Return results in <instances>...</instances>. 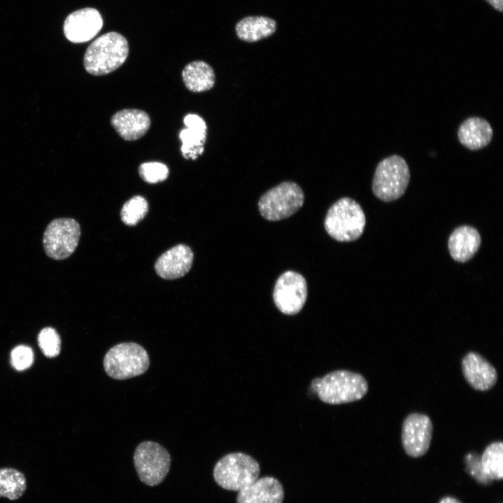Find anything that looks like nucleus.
<instances>
[{
    "instance_id": "f257e3e1",
    "label": "nucleus",
    "mask_w": 503,
    "mask_h": 503,
    "mask_svg": "<svg viewBox=\"0 0 503 503\" xmlns=\"http://www.w3.org/2000/svg\"><path fill=\"white\" fill-rule=\"evenodd\" d=\"M311 388L323 402L340 404L361 400L368 391V384L360 374L340 370L314 379Z\"/></svg>"
},
{
    "instance_id": "f03ea898",
    "label": "nucleus",
    "mask_w": 503,
    "mask_h": 503,
    "mask_svg": "<svg viewBox=\"0 0 503 503\" xmlns=\"http://www.w3.org/2000/svg\"><path fill=\"white\" fill-rule=\"evenodd\" d=\"M129 50L123 35L115 31L104 34L88 46L83 59L85 68L93 75L108 74L124 63Z\"/></svg>"
},
{
    "instance_id": "7ed1b4c3",
    "label": "nucleus",
    "mask_w": 503,
    "mask_h": 503,
    "mask_svg": "<svg viewBox=\"0 0 503 503\" xmlns=\"http://www.w3.org/2000/svg\"><path fill=\"white\" fill-rule=\"evenodd\" d=\"M365 216L360 205L352 198L339 199L328 209L324 226L333 239L351 242L359 238L365 226Z\"/></svg>"
},
{
    "instance_id": "20e7f679",
    "label": "nucleus",
    "mask_w": 503,
    "mask_h": 503,
    "mask_svg": "<svg viewBox=\"0 0 503 503\" xmlns=\"http://www.w3.org/2000/svg\"><path fill=\"white\" fill-rule=\"evenodd\" d=\"M147 351L136 342H122L111 347L103 358L105 372L110 377L123 380L145 373L150 366Z\"/></svg>"
},
{
    "instance_id": "39448f33",
    "label": "nucleus",
    "mask_w": 503,
    "mask_h": 503,
    "mask_svg": "<svg viewBox=\"0 0 503 503\" xmlns=\"http://www.w3.org/2000/svg\"><path fill=\"white\" fill-rule=\"evenodd\" d=\"M259 474L257 461L241 452L226 454L213 469L214 481L220 487L238 492L256 480Z\"/></svg>"
},
{
    "instance_id": "423d86ee",
    "label": "nucleus",
    "mask_w": 503,
    "mask_h": 503,
    "mask_svg": "<svg viewBox=\"0 0 503 503\" xmlns=\"http://www.w3.org/2000/svg\"><path fill=\"white\" fill-rule=\"evenodd\" d=\"M410 179L409 166L399 155L382 159L377 166L373 180L372 191L379 199L391 202L400 198L405 192Z\"/></svg>"
},
{
    "instance_id": "0eeeda50",
    "label": "nucleus",
    "mask_w": 503,
    "mask_h": 503,
    "mask_svg": "<svg viewBox=\"0 0 503 503\" xmlns=\"http://www.w3.org/2000/svg\"><path fill=\"white\" fill-rule=\"evenodd\" d=\"M305 196L300 187L291 181L283 182L266 191L258 201L261 214L269 221L289 217L303 205Z\"/></svg>"
},
{
    "instance_id": "6e6552de",
    "label": "nucleus",
    "mask_w": 503,
    "mask_h": 503,
    "mask_svg": "<svg viewBox=\"0 0 503 503\" xmlns=\"http://www.w3.org/2000/svg\"><path fill=\"white\" fill-rule=\"evenodd\" d=\"M133 462L140 480L149 486H154L166 478L171 458L168 451L159 443L145 441L137 446Z\"/></svg>"
},
{
    "instance_id": "1a4fd4ad",
    "label": "nucleus",
    "mask_w": 503,
    "mask_h": 503,
    "mask_svg": "<svg viewBox=\"0 0 503 503\" xmlns=\"http://www.w3.org/2000/svg\"><path fill=\"white\" fill-rule=\"evenodd\" d=\"M81 235L78 222L73 218L60 217L51 221L43 238L44 251L54 260L68 258L75 250Z\"/></svg>"
},
{
    "instance_id": "9d476101",
    "label": "nucleus",
    "mask_w": 503,
    "mask_h": 503,
    "mask_svg": "<svg viewBox=\"0 0 503 503\" xmlns=\"http://www.w3.org/2000/svg\"><path fill=\"white\" fill-rule=\"evenodd\" d=\"M307 297L305 277L298 272L288 270L277 279L273 291V300L283 314L293 315L303 307Z\"/></svg>"
},
{
    "instance_id": "9b49d317",
    "label": "nucleus",
    "mask_w": 503,
    "mask_h": 503,
    "mask_svg": "<svg viewBox=\"0 0 503 503\" xmlns=\"http://www.w3.org/2000/svg\"><path fill=\"white\" fill-rule=\"evenodd\" d=\"M433 426L430 417L420 413H411L404 420L402 425V444L410 457L418 458L428 451Z\"/></svg>"
},
{
    "instance_id": "f8f14e48",
    "label": "nucleus",
    "mask_w": 503,
    "mask_h": 503,
    "mask_svg": "<svg viewBox=\"0 0 503 503\" xmlns=\"http://www.w3.org/2000/svg\"><path fill=\"white\" fill-rule=\"evenodd\" d=\"M102 27L99 11L94 8H85L69 14L64 20L63 29L69 41L82 43L94 38Z\"/></svg>"
},
{
    "instance_id": "ddd939ff",
    "label": "nucleus",
    "mask_w": 503,
    "mask_h": 503,
    "mask_svg": "<svg viewBox=\"0 0 503 503\" xmlns=\"http://www.w3.org/2000/svg\"><path fill=\"white\" fill-rule=\"evenodd\" d=\"M461 367L465 380L475 390L487 391L497 383L495 368L476 352H468L462 359Z\"/></svg>"
},
{
    "instance_id": "4468645a",
    "label": "nucleus",
    "mask_w": 503,
    "mask_h": 503,
    "mask_svg": "<svg viewBox=\"0 0 503 503\" xmlns=\"http://www.w3.org/2000/svg\"><path fill=\"white\" fill-rule=\"evenodd\" d=\"M194 254L185 245H177L156 260L154 268L157 275L165 279H175L183 277L191 269Z\"/></svg>"
},
{
    "instance_id": "2eb2a0df",
    "label": "nucleus",
    "mask_w": 503,
    "mask_h": 503,
    "mask_svg": "<svg viewBox=\"0 0 503 503\" xmlns=\"http://www.w3.org/2000/svg\"><path fill=\"white\" fill-rule=\"evenodd\" d=\"M284 495V489L277 479L264 476L238 491L237 503H282Z\"/></svg>"
},
{
    "instance_id": "dca6fc26",
    "label": "nucleus",
    "mask_w": 503,
    "mask_h": 503,
    "mask_svg": "<svg viewBox=\"0 0 503 503\" xmlns=\"http://www.w3.org/2000/svg\"><path fill=\"white\" fill-rule=\"evenodd\" d=\"M110 122L117 133L126 140L142 138L151 124L147 113L138 109L119 110L112 116Z\"/></svg>"
},
{
    "instance_id": "f3484780",
    "label": "nucleus",
    "mask_w": 503,
    "mask_h": 503,
    "mask_svg": "<svg viewBox=\"0 0 503 503\" xmlns=\"http://www.w3.org/2000/svg\"><path fill=\"white\" fill-rule=\"evenodd\" d=\"M481 238L478 231L470 226L456 228L448 240L451 256L458 262L464 263L471 259L479 250Z\"/></svg>"
},
{
    "instance_id": "a211bd4d",
    "label": "nucleus",
    "mask_w": 503,
    "mask_h": 503,
    "mask_svg": "<svg viewBox=\"0 0 503 503\" xmlns=\"http://www.w3.org/2000/svg\"><path fill=\"white\" fill-rule=\"evenodd\" d=\"M493 134V131L488 122L479 117L466 119L458 131L460 143L470 150L486 147L490 143Z\"/></svg>"
},
{
    "instance_id": "6ab92c4d",
    "label": "nucleus",
    "mask_w": 503,
    "mask_h": 503,
    "mask_svg": "<svg viewBox=\"0 0 503 503\" xmlns=\"http://www.w3.org/2000/svg\"><path fill=\"white\" fill-rule=\"evenodd\" d=\"M235 30L240 40L254 43L272 36L277 30V22L266 16H247L238 22Z\"/></svg>"
},
{
    "instance_id": "aec40b11",
    "label": "nucleus",
    "mask_w": 503,
    "mask_h": 503,
    "mask_svg": "<svg viewBox=\"0 0 503 503\" xmlns=\"http://www.w3.org/2000/svg\"><path fill=\"white\" fill-rule=\"evenodd\" d=\"M182 76L186 87L193 92L208 91L215 83L213 68L203 61H194L187 64L182 71Z\"/></svg>"
},
{
    "instance_id": "412c9836",
    "label": "nucleus",
    "mask_w": 503,
    "mask_h": 503,
    "mask_svg": "<svg viewBox=\"0 0 503 503\" xmlns=\"http://www.w3.org/2000/svg\"><path fill=\"white\" fill-rule=\"evenodd\" d=\"M24 474L12 467L0 468V497L14 501L20 499L27 490Z\"/></svg>"
},
{
    "instance_id": "4be33fe9",
    "label": "nucleus",
    "mask_w": 503,
    "mask_h": 503,
    "mask_svg": "<svg viewBox=\"0 0 503 503\" xmlns=\"http://www.w3.org/2000/svg\"><path fill=\"white\" fill-rule=\"evenodd\" d=\"M181 152L187 159L195 160L204 152L207 138V126L186 127L180 131Z\"/></svg>"
},
{
    "instance_id": "5701e85b",
    "label": "nucleus",
    "mask_w": 503,
    "mask_h": 503,
    "mask_svg": "<svg viewBox=\"0 0 503 503\" xmlns=\"http://www.w3.org/2000/svg\"><path fill=\"white\" fill-rule=\"evenodd\" d=\"M481 464L485 474L493 480L503 478V444L494 442L490 444L480 457Z\"/></svg>"
},
{
    "instance_id": "b1692460",
    "label": "nucleus",
    "mask_w": 503,
    "mask_h": 503,
    "mask_svg": "<svg viewBox=\"0 0 503 503\" xmlns=\"http://www.w3.org/2000/svg\"><path fill=\"white\" fill-rule=\"evenodd\" d=\"M148 203L142 196H135L123 205L120 215L122 221L128 226H135L147 214Z\"/></svg>"
},
{
    "instance_id": "393cba45",
    "label": "nucleus",
    "mask_w": 503,
    "mask_h": 503,
    "mask_svg": "<svg viewBox=\"0 0 503 503\" xmlns=\"http://www.w3.org/2000/svg\"><path fill=\"white\" fill-rule=\"evenodd\" d=\"M38 344L43 353L48 358L57 357L61 351V337L54 328H43L38 335Z\"/></svg>"
},
{
    "instance_id": "a878e982",
    "label": "nucleus",
    "mask_w": 503,
    "mask_h": 503,
    "mask_svg": "<svg viewBox=\"0 0 503 503\" xmlns=\"http://www.w3.org/2000/svg\"><path fill=\"white\" fill-rule=\"evenodd\" d=\"M168 166L161 162L152 161L142 163L139 166V175L146 182L155 184L164 181L168 177Z\"/></svg>"
},
{
    "instance_id": "bb28decb",
    "label": "nucleus",
    "mask_w": 503,
    "mask_h": 503,
    "mask_svg": "<svg viewBox=\"0 0 503 503\" xmlns=\"http://www.w3.org/2000/svg\"><path fill=\"white\" fill-rule=\"evenodd\" d=\"M34 360V351L29 346L18 345L11 351V365L17 371H23L29 368Z\"/></svg>"
},
{
    "instance_id": "cd10ccee",
    "label": "nucleus",
    "mask_w": 503,
    "mask_h": 503,
    "mask_svg": "<svg viewBox=\"0 0 503 503\" xmlns=\"http://www.w3.org/2000/svg\"><path fill=\"white\" fill-rule=\"evenodd\" d=\"M466 470L477 482L488 485L492 480L483 471L480 457L476 453H469L465 457Z\"/></svg>"
},
{
    "instance_id": "c85d7f7f",
    "label": "nucleus",
    "mask_w": 503,
    "mask_h": 503,
    "mask_svg": "<svg viewBox=\"0 0 503 503\" xmlns=\"http://www.w3.org/2000/svg\"><path fill=\"white\" fill-rule=\"evenodd\" d=\"M495 9L502 11L503 0H486Z\"/></svg>"
},
{
    "instance_id": "c756f323",
    "label": "nucleus",
    "mask_w": 503,
    "mask_h": 503,
    "mask_svg": "<svg viewBox=\"0 0 503 503\" xmlns=\"http://www.w3.org/2000/svg\"><path fill=\"white\" fill-rule=\"evenodd\" d=\"M439 503H461L457 499L452 497H444L442 498Z\"/></svg>"
}]
</instances>
